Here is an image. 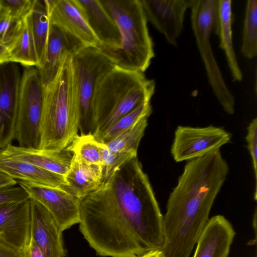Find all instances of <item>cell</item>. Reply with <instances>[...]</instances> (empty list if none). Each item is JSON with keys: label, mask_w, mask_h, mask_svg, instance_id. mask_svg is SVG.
Segmentation results:
<instances>
[{"label": "cell", "mask_w": 257, "mask_h": 257, "mask_svg": "<svg viewBox=\"0 0 257 257\" xmlns=\"http://www.w3.org/2000/svg\"><path fill=\"white\" fill-rule=\"evenodd\" d=\"M106 145L97 141L92 134L77 135L66 148L78 155L88 164L103 166V153Z\"/></svg>", "instance_id": "cell-25"}, {"label": "cell", "mask_w": 257, "mask_h": 257, "mask_svg": "<svg viewBox=\"0 0 257 257\" xmlns=\"http://www.w3.org/2000/svg\"><path fill=\"white\" fill-rule=\"evenodd\" d=\"M229 170L220 150L187 162L163 216L164 257L190 256Z\"/></svg>", "instance_id": "cell-2"}, {"label": "cell", "mask_w": 257, "mask_h": 257, "mask_svg": "<svg viewBox=\"0 0 257 257\" xmlns=\"http://www.w3.org/2000/svg\"><path fill=\"white\" fill-rule=\"evenodd\" d=\"M29 15L22 21L17 37L8 48L10 61L20 63L25 67H37L38 59Z\"/></svg>", "instance_id": "cell-23"}, {"label": "cell", "mask_w": 257, "mask_h": 257, "mask_svg": "<svg viewBox=\"0 0 257 257\" xmlns=\"http://www.w3.org/2000/svg\"><path fill=\"white\" fill-rule=\"evenodd\" d=\"M80 135L92 134V103L99 80L115 66L97 48L87 47L72 58Z\"/></svg>", "instance_id": "cell-7"}, {"label": "cell", "mask_w": 257, "mask_h": 257, "mask_svg": "<svg viewBox=\"0 0 257 257\" xmlns=\"http://www.w3.org/2000/svg\"><path fill=\"white\" fill-rule=\"evenodd\" d=\"M44 88L39 71L27 67L22 74L15 139L19 146L39 149Z\"/></svg>", "instance_id": "cell-8"}, {"label": "cell", "mask_w": 257, "mask_h": 257, "mask_svg": "<svg viewBox=\"0 0 257 257\" xmlns=\"http://www.w3.org/2000/svg\"><path fill=\"white\" fill-rule=\"evenodd\" d=\"M0 235L22 251L31 241L30 198L18 203L0 205Z\"/></svg>", "instance_id": "cell-16"}, {"label": "cell", "mask_w": 257, "mask_h": 257, "mask_svg": "<svg viewBox=\"0 0 257 257\" xmlns=\"http://www.w3.org/2000/svg\"><path fill=\"white\" fill-rule=\"evenodd\" d=\"M120 34L117 47L99 50L115 67L144 73L155 57L154 43L140 0H100Z\"/></svg>", "instance_id": "cell-5"}, {"label": "cell", "mask_w": 257, "mask_h": 257, "mask_svg": "<svg viewBox=\"0 0 257 257\" xmlns=\"http://www.w3.org/2000/svg\"><path fill=\"white\" fill-rule=\"evenodd\" d=\"M247 147L250 153L255 178L254 199H257V118L253 119L247 127L245 137Z\"/></svg>", "instance_id": "cell-32"}, {"label": "cell", "mask_w": 257, "mask_h": 257, "mask_svg": "<svg viewBox=\"0 0 257 257\" xmlns=\"http://www.w3.org/2000/svg\"><path fill=\"white\" fill-rule=\"evenodd\" d=\"M30 198L28 194L20 185L0 188V205L21 202Z\"/></svg>", "instance_id": "cell-33"}, {"label": "cell", "mask_w": 257, "mask_h": 257, "mask_svg": "<svg viewBox=\"0 0 257 257\" xmlns=\"http://www.w3.org/2000/svg\"><path fill=\"white\" fill-rule=\"evenodd\" d=\"M148 22L163 34L171 45L177 47L185 14L193 0H140Z\"/></svg>", "instance_id": "cell-12"}, {"label": "cell", "mask_w": 257, "mask_h": 257, "mask_svg": "<svg viewBox=\"0 0 257 257\" xmlns=\"http://www.w3.org/2000/svg\"><path fill=\"white\" fill-rule=\"evenodd\" d=\"M49 23L81 41L86 47L100 43L92 31L76 0H44Z\"/></svg>", "instance_id": "cell-13"}, {"label": "cell", "mask_w": 257, "mask_h": 257, "mask_svg": "<svg viewBox=\"0 0 257 257\" xmlns=\"http://www.w3.org/2000/svg\"><path fill=\"white\" fill-rule=\"evenodd\" d=\"M10 62L9 49L5 46L0 44V65Z\"/></svg>", "instance_id": "cell-37"}, {"label": "cell", "mask_w": 257, "mask_h": 257, "mask_svg": "<svg viewBox=\"0 0 257 257\" xmlns=\"http://www.w3.org/2000/svg\"><path fill=\"white\" fill-rule=\"evenodd\" d=\"M144 116L128 127L106 145L115 152H137L140 141L148 125V118Z\"/></svg>", "instance_id": "cell-27"}, {"label": "cell", "mask_w": 257, "mask_h": 257, "mask_svg": "<svg viewBox=\"0 0 257 257\" xmlns=\"http://www.w3.org/2000/svg\"><path fill=\"white\" fill-rule=\"evenodd\" d=\"M31 239L44 257H65L62 232L50 212L41 204L30 198Z\"/></svg>", "instance_id": "cell-14"}, {"label": "cell", "mask_w": 257, "mask_h": 257, "mask_svg": "<svg viewBox=\"0 0 257 257\" xmlns=\"http://www.w3.org/2000/svg\"><path fill=\"white\" fill-rule=\"evenodd\" d=\"M22 21L14 19L6 9L0 6L1 44L8 48L12 44L19 33Z\"/></svg>", "instance_id": "cell-29"}, {"label": "cell", "mask_w": 257, "mask_h": 257, "mask_svg": "<svg viewBox=\"0 0 257 257\" xmlns=\"http://www.w3.org/2000/svg\"><path fill=\"white\" fill-rule=\"evenodd\" d=\"M232 1L218 0L217 19L214 33L219 36V46L225 52L233 80L241 81L242 73L239 67L232 44Z\"/></svg>", "instance_id": "cell-22"}, {"label": "cell", "mask_w": 257, "mask_h": 257, "mask_svg": "<svg viewBox=\"0 0 257 257\" xmlns=\"http://www.w3.org/2000/svg\"><path fill=\"white\" fill-rule=\"evenodd\" d=\"M21 77L16 63L0 65V150L15 139Z\"/></svg>", "instance_id": "cell-10"}, {"label": "cell", "mask_w": 257, "mask_h": 257, "mask_svg": "<svg viewBox=\"0 0 257 257\" xmlns=\"http://www.w3.org/2000/svg\"><path fill=\"white\" fill-rule=\"evenodd\" d=\"M241 51L247 59L257 55V1L248 0L245 12Z\"/></svg>", "instance_id": "cell-26"}, {"label": "cell", "mask_w": 257, "mask_h": 257, "mask_svg": "<svg viewBox=\"0 0 257 257\" xmlns=\"http://www.w3.org/2000/svg\"><path fill=\"white\" fill-rule=\"evenodd\" d=\"M38 59V69L44 64L49 31V20L44 1L35 0L29 15Z\"/></svg>", "instance_id": "cell-24"}, {"label": "cell", "mask_w": 257, "mask_h": 257, "mask_svg": "<svg viewBox=\"0 0 257 257\" xmlns=\"http://www.w3.org/2000/svg\"><path fill=\"white\" fill-rule=\"evenodd\" d=\"M22 257H44L37 245L31 239L29 244L22 251Z\"/></svg>", "instance_id": "cell-35"}, {"label": "cell", "mask_w": 257, "mask_h": 257, "mask_svg": "<svg viewBox=\"0 0 257 257\" xmlns=\"http://www.w3.org/2000/svg\"><path fill=\"white\" fill-rule=\"evenodd\" d=\"M163 215L137 157L80 201L79 230L101 256L139 257L162 249Z\"/></svg>", "instance_id": "cell-1"}, {"label": "cell", "mask_w": 257, "mask_h": 257, "mask_svg": "<svg viewBox=\"0 0 257 257\" xmlns=\"http://www.w3.org/2000/svg\"><path fill=\"white\" fill-rule=\"evenodd\" d=\"M152 113V107L150 102L144 103L103 132L93 136L97 141L106 145L141 118L146 116H149Z\"/></svg>", "instance_id": "cell-28"}, {"label": "cell", "mask_w": 257, "mask_h": 257, "mask_svg": "<svg viewBox=\"0 0 257 257\" xmlns=\"http://www.w3.org/2000/svg\"><path fill=\"white\" fill-rule=\"evenodd\" d=\"M67 53L53 81L44 88L39 150L60 152L79 131V109L72 63Z\"/></svg>", "instance_id": "cell-3"}, {"label": "cell", "mask_w": 257, "mask_h": 257, "mask_svg": "<svg viewBox=\"0 0 257 257\" xmlns=\"http://www.w3.org/2000/svg\"><path fill=\"white\" fill-rule=\"evenodd\" d=\"M0 257H22V251L10 244L0 235Z\"/></svg>", "instance_id": "cell-34"}, {"label": "cell", "mask_w": 257, "mask_h": 257, "mask_svg": "<svg viewBox=\"0 0 257 257\" xmlns=\"http://www.w3.org/2000/svg\"><path fill=\"white\" fill-rule=\"evenodd\" d=\"M85 47L75 37L50 24L45 61L42 67L37 69L43 87L55 79L67 53L74 56Z\"/></svg>", "instance_id": "cell-15"}, {"label": "cell", "mask_w": 257, "mask_h": 257, "mask_svg": "<svg viewBox=\"0 0 257 257\" xmlns=\"http://www.w3.org/2000/svg\"><path fill=\"white\" fill-rule=\"evenodd\" d=\"M17 181L6 173L0 171V188L8 186L16 185Z\"/></svg>", "instance_id": "cell-36"}, {"label": "cell", "mask_w": 257, "mask_h": 257, "mask_svg": "<svg viewBox=\"0 0 257 257\" xmlns=\"http://www.w3.org/2000/svg\"><path fill=\"white\" fill-rule=\"evenodd\" d=\"M0 171L16 180L52 188L66 185L64 176L29 163L8 157L0 150Z\"/></svg>", "instance_id": "cell-21"}, {"label": "cell", "mask_w": 257, "mask_h": 257, "mask_svg": "<svg viewBox=\"0 0 257 257\" xmlns=\"http://www.w3.org/2000/svg\"><path fill=\"white\" fill-rule=\"evenodd\" d=\"M156 83L144 73L115 67L98 82L92 103V135L101 133L140 105L149 102Z\"/></svg>", "instance_id": "cell-4"}, {"label": "cell", "mask_w": 257, "mask_h": 257, "mask_svg": "<svg viewBox=\"0 0 257 257\" xmlns=\"http://www.w3.org/2000/svg\"><path fill=\"white\" fill-rule=\"evenodd\" d=\"M69 168L64 176L66 185L62 189L81 200L96 190L103 179V166L88 164L73 154Z\"/></svg>", "instance_id": "cell-19"}, {"label": "cell", "mask_w": 257, "mask_h": 257, "mask_svg": "<svg viewBox=\"0 0 257 257\" xmlns=\"http://www.w3.org/2000/svg\"><path fill=\"white\" fill-rule=\"evenodd\" d=\"M231 138L229 132L213 125L178 126L175 131L171 153L177 162L190 161L220 150Z\"/></svg>", "instance_id": "cell-9"}, {"label": "cell", "mask_w": 257, "mask_h": 257, "mask_svg": "<svg viewBox=\"0 0 257 257\" xmlns=\"http://www.w3.org/2000/svg\"><path fill=\"white\" fill-rule=\"evenodd\" d=\"M136 157H137V152H112L106 147L103 153L102 182L108 180L121 166Z\"/></svg>", "instance_id": "cell-30"}, {"label": "cell", "mask_w": 257, "mask_h": 257, "mask_svg": "<svg viewBox=\"0 0 257 257\" xmlns=\"http://www.w3.org/2000/svg\"><path fill=\"white\" fill-rule=\"evenodd\" d=\"M235 231L223 215L209 218L197 241L193 257H227Z\"/></svg>", "instance_id": "cell-17"}, {"label": "cell", "mask_w": 257, "mask_h": 257, "mask_svg": "<svg viewBox=\"0 0 257 257\" xmlns=\"http://www.w3.org/2000/svg\"><path fill=\"white\" fill-rule=\"evenodd\" d=\"M19 185L52 214L61 230L80 222L81 200L60 188H52L17 180Z\"/></svg>", "instance_id": "cell-11"}, {"label": "cell", "mask_w": 257, "mask_h": 257, "mask_svg": "<svg viewBox=\"0 0 257 257\" xmlns=\"http://www.w3.org/2000/svg\"><path fill=\"white\" fill-rule=\"evenodd\" d=\"M89 26L99 40V50L117 47L120 42L119 28L100 0H76Z\"/></svg>", "instance_id": "cell-18"}, {"label": "cell", "mask_w": 257, "mask_h": 257, "mask_svg": "<svg viewBox=\"0 0 257 257\" xmlns=\"http://www.w3.org/2000/svg\"><path fill=\"white\" fill-rule=\"evenodd\" d=\"M218 0H193L191 22L197 45L213 92L228 114L234 113V97L227 86L213 55L210 35L217 19Z\"/></svg>", "instance_id": "cell-6"}, {"label": "cell", "mask_w": 257, "mask_h": 257, "mask_svg": "<svg viewBox=\"0 0 257 257\" xmlns=\"http://www.w3.org/2000/svg\"><path fill=\"white\" fill-rule=\"evenodd\" d=\"M1 151L8 157L29 163L63 176L69 168L73 155L67 148L60 152H49L23 148L12 144Z\"/></svg>", "instance_id": "cell-20"}, {"label": "cell", "mask_w": 257, "mask_h": 257, "mask_svg": "<svg viewBox=\"0 0 257 257\" xmlns=\"http://www.w3.org/2000/svg\"><path fill=\"white\" fill-rule=\"evenodd\" d=\"M139 257H164L161 249L151 250Z\"/></svg>", "instance_id": "cell-38"}, {"label": "cell", "mask_w": 257, "mask_h": 257, "mask_svg": "<svg viewBox=\"0 0 257 257\" xmlns=\"http://www.w3.org/2000/svg\"><path fill=\"white\" fill-rule=\"evenodd\" d=\"M35 0H0V6L6 9L15 19L22 21L30 14Z\"/></svg>", "instance_id": "cell-31"}]
</instances>
